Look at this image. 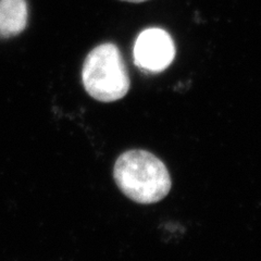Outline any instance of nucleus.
<instances>
[{
  "label": "nucleus",
  "mask_w": 261,
  "mask_h": 261,
  "mask_svg": "<svg viewBox=\"0 0 261 261\" xmlns=\"http://www.w3.org/2000/svg\"><path fill=\"white\" fill-rule=\"evenodd\" d=\"M113 177L127 198L143 205L162 200L172 185L165 163L142 149L122 153L114 163Z\"/></svg>",
  "instance_id": "1"
},
{
  "label": "nucleus",
  "mask_w": 261,
  "mask_h": 261,
  "mask_svg": "<svg viewBox=\"0 0 261 261\" xmlns=\"http://www.w3.org/2000/svg\"><path fill=\"white\" fill-rule=\"evenodd\" d=\"M82 81L87 94L98 101L122 99L129 91L130 80L119 48L112 43L95 47L85 58Z\"/></svg>",
  "instance_id": "2"
},
{
  "label": "nucleus",
  "mask_w": 261,
  "mask_h": 261,
  "mask_svg": "<svg viewBox=\"0 0 261 261\" xmlns=\"http://www.w3.org/2000/svg\"><path fill=\"white\" fill-rule=\"evenodd\" d=\"M175 47L171 36L160 29H149L141 33L134 46V62L147 72H161L172 63Z\"/></svg>",
  "instance_id": "3"
},
{
  "label": "nucleus",
  "mask_w": 261,
  "mask_h": 261,
  "mask_svg": "<svg viewBox=\"0 0 261 261\" xmlns=\"http://www.w3.org/2000/svg\"><path fill=\"white\" fill-rule=\"evenodd\" d=\"M27 0H0V38L19 35L28 25Z\"/></svg>",
  "instance_id": "4"
},
{
  "label": "nucleus",
  "mask_w": 261,
  "mask_h": 261,
  "mask_svg": "<svg viewBox=\"0 0 261 261\" xmlns=\"http://www.w3.org/2000/svg\"><path fill=\"white\" fill-rule=\"evenodd\" d=\"M121 2H125V3H130V4H141L148 2V0H121Z\"/></svg>",
  "instance_id": "5"
}]
</instances>
